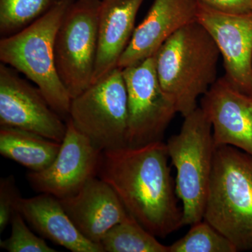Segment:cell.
Returning a JSON list of instances; mask_svg holds the SVG:
<instances>
[{"label": "cell", "mask_w": 252, "mask_h": 252, "mask_svg": "<svg viewBox=\"0 0 252 252\" xmlns=\"http://www.w3.org/2000/svg\"><path fill=\"white\" fill-rule=\"evenodd\" d=\"M210 9L230 14H252V0H197Z\"/></svg>", "instance_id": "obj_23"}, {"label": "cell", "mask_w": 252, "mask_h": 252, "mask_svg": "<svg viewBox=\"0 0 252 252\" xmlns=\"http://www.w3.org/2000/svg\"><path fill=\"white\" fill-rule=\"evenodd\" d=\"M67 126L59 153L52 164L42 171L27 174L32 189L59 199L75 195L89 180L97 177L102 152L81 134L69 119Z\"/></svg>", "instance_id": "obj_10"}, {"label": "cell", "mask_w": 252, "mask_h": 252, "mask_svg": "<svg viewBox=\"0 0 252 252\" xmlns=\"http://www.w3.org/2000/svg\"><path fill=\"white\" fill-rule=\"evenodd\" d=\"M61 143L34 132L16 127H0V154L27 167L40 172L52 164L61 149Z\"/></svg>", "instance_id": "obj_17"}, {"label": "cell", "mask_w": 252, "mask_h": 252, "mask_svg": "<svg viewBox=\"0 0 252 252\" xmlns=\"http://www.w3.org/2000/svg\"><path fill=\"white\" fill-rule=\"evenodd\" d=\"M59 200L79 231L94 243L100 244L111 228L130 216L114 189L97 177L75 195Z\"/></svg>", "instance_id": "obj_14"}, {"label": "cell", "mask_w": 252, "mask_h": 252, "mask_svg": "<svg viewBox=\"0 0 252 252\" xmlns=\"http://www.w3.org/2000/svg\"><path fill=\"white\" fill-rule=\"evenodd\" d=\"M69 119L101 151L127 147L128 102L122 69L116 68L72 98Z\"/></svg>", "instance_id": "obj_6"}, {"label": "cell", "mask_w": 252, "mask_h": 252, "mask_svg": "<svg viewBox=\"0 0 252 252\" xmlns=\"http://www.w3.org/2000/svg\"><path fill=\"white\" fill-rule=\"evenodd\" d=\"M58 0H0V34L12 35L47 13Z\"/></svg>", "instance_id": "obj_19"}, {"label": "cell", "mask_w": 252, "mask_h": 252, "mask_svg": "<svg viewBox=\"0 0 252 252\" xmlns=\"http://www.w3.org/2000/svg\"><path fill=\"white\" fill-rule=\"evenodd\" d=\"M144 1L101 0L93 84L118 67L119 60L133 34L136 16Z\"/></svg>", "instance_id": "obj_15"}, {"label": "cell", "mask_w": 252, "mask_h": 252, "mask_svg": "<svg viewBox=\"0 0 252 252\" xmlns=\"http://www.w3.org/2000/svg\"><path fill=\"white\" fill-rule=\"evenodd\" d=\"M169 246V252H237L234 245L204 220Z\"/></svg>", "instance_id": "obj_20"}, {"label": "cell", "mask_w": 252, "mask_h": 252, "mask_svg": "<svg viewBox=\"0 0 252 252\" xmlns=\"http://www.w3.org/2000/svg\"><path fill=\"white\" fill-rule=\"evenodd\" d=\"M0 125L34 132L62 143L67 122L51 107L37 86L14 68L0 64Z\"/></svg>", "instance_id": "obj_9"}, {"label": "cell", "mask_w": 252, "mask_h": 252, "mask_svg": "<svg viewBox=\"0 0 252 252\" xmlns=\"http://www.w3.org/2000/svg\"><path fill=\"white\" fill-rule=\"evenodd\" d=\"M122 69L128 102L127 147L162 141L177 112L159 82L154 56Z\"/></svg>", "instance_id": "obj_8"}, {"label": "cell", "mask_w": 252, "mask_h": 252, "mask_svg": "<svg viewBox=\"0 0 252 252\" xmlns=\"http://www.w3.org/2000/svg\"><path fill=\"white\" fill-rule=\"evenodd\" d=\"M100 244L107 252H169V246L160 243L131 215L111 228Z\"/></svg>", "instance_id": "obj_18"}, {"label": "cell", "mask_w": 252, "mask_h": 252, "mask_svg": "<svg viewBox=\"0 0 252 252\" xmlns=\"http://www.w3.org/2000/svg\"><path fill=\"white\" fill-rule=\"evenodd\" d=\"M200 107L211 123L216 147L231 146L252 157V94L220 77L202 97Z\"/></svg>", "instance_id": "obj_12"}, {"label": "cell", "mask_w": 252, "mask_h": 252, "mask_svg": "<svg viewBox=\"0 0 252 252\" xmlns=\"http://www.w3.org/2000/svg\"><path fill=\"white\" fill-rule=\"evenodd\" d=\"M169 158L162 141L102 151L97 171L131 216L157 238L184 226Z\"/></svg>", "instance_id": "obj_1"}, {"label": "cell", "mask_w": 252, "mask_h": 252, "mask_svg": "<svg viewBox=\"0 0 252 252\" xmlns=\"http://www.w3.org/2000/svg\"><path fill=\"white\" fill-rule=\"evenodd\" d=\"M100 2L101 0H76L56 33V68L72 99L93 84Z\"/></svg>", "instance_id": "obj_7"}, {"label": "cell", "mask_w": 252, "mask_h": 252, "mask_svg": "<svg viewBox=\"0 0 252 252\" xmlns=\"http://www.w3.org/2000/svg\"><path fill=\"white\" fill-rule=\"evenodd\" d=\"M198 10L197 0H154L146 17L135 28L118 67L135 65L154 56L179 30L197 21Z\"/></svg>", "instance_id": "obj_13"}, {"label": "cell", "mask_w": 252, "mask_h": 252, "mask_svg": "<svg viewBox=\"0 0 252 252\" xmlns=\"http://www.w3.org/2000/svg\"><path fill=\"white\" fill-rule=\"evenodd\" d=\"M203 220L234 245L252 251V157L231 146L216 147Z\"/></svg>", "instance_id": "obj_4"}, {"label": "cell", "mask_w": 252, "mask_h": 252, "mask_svg": "<svg viewBox=\"0 0 252 252\" xmlns=\"http://www.w3.org/2000/svg\"><path fill=\"white\" fill-rule=\"evenodd\" d=\"M11 234L0 241V247L9 252H56L44 239L32 233L26 220L19 212H16L11 221Z\"/></svg>", "instance_id": "obj_21"}, {"label": "cell", "mask_w": 252, "mask_h": 252, "mask_svg": "<svg viewBox=\"0 0 252 252\" xmlns=\"http://www.w3.org/2000/svg\"><path fill=\"white\" fill-rule=\"evenodd\" d=\"M197 21L218 47L224 77L238 90L252 94V14H225L198 3Z\"/></svg>", "instance_id": "obj_11"}, {"label": "cell", "mask_w": 252, "mask_h": 252, "mask_svg": "<svg viewBox=\"0 0 252 252\" xmlns=\"http://www.w3.org/2000/svg\"><path fill=\"white\" fill-rule=\"evenodd\" d=\"M180 132L166 143L175 167V190L182 203L183 224L203 220L215 146L211 123L201 107L186 116Z\"/></svg>", "instance_id": "obj_5"}, {"label": "cell", "mask_w": 252, "mask_h": 252, "mask_svg": "<svg viewBox=\"0 0 252 252\" xmlns=\"http://www.w3.org/2000/svg\"><path fill=\"white\" fill-rule=\"evenodd\" d=\"M218 47L198 21L187 25L154 55L162 91L183 117L198 108L203 97L217 80Z\"/></svg>", "instance_id": "obj_2"}, {"label": "cell", "mask_w": 252, "mask_h": 252, "mask_svg": "<svg viewBox=\"0 0 252 252\" xmlns=\"http://www.w3.org/2000/svg\"><path fill=\"white\" fill-rule=\"evenodd\" d=\"M75 1L58 0L44 16L0 40L1 63L32 81L66 122L69 119L72 98L56 68L55 39L63 18Z\"/></svg>", "instance_id": "obj_3"}, {"label": "cell", "mask_w": 252, "mask_h": 252, "mask_svg": "<svg viewBox=\"0 0 252 252\" xmlns=\"http://www.w3.org/2000/svg\"><path fill=\"white\" fill-rule=\"evenodd\" d=\"M18 210L33 229L56 245L72 252H104L101 244L81 234L59 199L51 194L22 198Z\"/></svg>", "instance_id": "obj_16"}, {"label": "cell", "mask_w": 252, "mask_h": 252, "mask_svg": "<svg viewBox=\"0 0 252 252\" xmlns=\"http://www.w3.org/2000/svg\"><path fill=\"white\" fill-rule=\"evenodd\" d=\"M21 193L14 176L9 175L0 179V233H2L11 223L21 200Z\"/></svg>", "instance_id": "obj_22"}]
</instances>
